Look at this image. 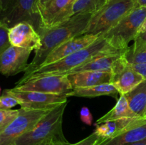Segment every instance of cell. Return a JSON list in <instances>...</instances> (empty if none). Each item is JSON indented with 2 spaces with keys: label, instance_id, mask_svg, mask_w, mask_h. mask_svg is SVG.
Listing matches in <instances>:
<instances>
[{
  "label": "cell",
  "instance_id": "obj_1",
  "mask_svg": "<svg viewBox=\"0 0 146 145\" xmlns=\"http://www.w3.org/2000/svg\"><path fill=\"white\" fill-rule=\"evenodd\" d=\"M93 15V14H76L56 26L51 28L40 27L37 31L41 36V46L35 51L32 61L29 63L21 78H26L39 68L50 53L58 45L71 38L82 35Z\"/></svg>",
  "mask_w": 146,
  "mask_h": 145
},
{
  "label": "cell",
  "instance_id": "obj_14",
  "mask_svg": "<svg viewBox=\"0 0 146 145\" xmlns=\"http://www.w3.org/2000/svg\"><path fill=\"white\" fill-rule=\"evenodd\" d=\"M145 139L146 117H138L119 134L105 139L101 138L95 145H129Z\"/></svg>",
  "mask_w": 146,
  "mask_h": 145
},
{
  "label": "cell",
  "instance_id": "obj_12",
  "mask_svg": "<svg viewBox=\"0 0 146 145\" xmlns=\"http://www.w3.org/2000/svg\"><path fill=\"white\" fill-rule=\"evenodd\" d=\"M9 39L11 45L37 51L41 46V36L34 26L21 22L9 28Z\"/></svg>",
  "mask_w": 146,
  "mask_h": 145
},
{
  "label": "cell",
  "instance_id": "obj_27",
  "mask_svg": "<svg viewBox=\"0 0 146 145\" xmlns=\"http://www.w3.org/2000/svg\"><path fill=\"white\" fill-rule=\"evenodd\" d=\"M131 48L134 51H141L146 48V30L143 32L138 34L134 39L133 45L131 46Z\"/></svg>",
  "mask_w": 146,
  "mask_h": 145
},
{
  "label": "cell",
  "instance_id": "obj_3",
  "mask_svg": "<svg viewBox=\"0 0 146 145\" xmlns=\"http://www.w3.org/2000/svg\"><path fill=\"white\" fill-rule=\"evenodd\" d=\"M67 104L68 101L51 109L32 129L19 137L14 145H35L50 139H65L62 124Z\"/></svg>",
  "mask_w": 146,
  "mask_h": 145
},
{
  "label": "cell",
  "instance_id": "obj_16",
  "mask_svg": "<svg viewBox=\"0 0 146 145\" xmlns=\"http://www.w3.org/2000/svg\"><path fill=\"white\" fill-rule=\"evenodd\" d=\"M67 75L73 89L111 83L112 80V73L108 72L83 71Z\"/></svg>",
  "mask_w": 146,
  "mask_h": 145
},
{
  "label": "cell",
  "instance_id": "obj_33",
  "mask_svg": "<svg viewBox=\"0 0 146 145\" xmlns=\"http://www.w3.org/2000/svg\"><path fill=\"white\" fill-rule=\"evenodd\" d=\"M10 0H0V13L6 8Z\"/></svg>",
  "mask_w": 146,
  "mask_h": 145
},
{
  "label": "cell",
  "instance_id": "obj_15",
  "mask_svg": "<svg viewBox=\"0 0 146 145\" xmlns=\"http://www.w3.org/2000/svg\"><path fill=\"white\" fill-rule=\"evenodd\" d=\"M99 36H101L94 34H82L65 41L56 47L52 52L50 53L41 66L56 62L71 54L86 48L95 42Z\"/></svg>",
  "mask_w": 146,
  "mask_h": 145
},
{
  "label": "cell",
  "instance_id": "obj_24",
  "mask_svg": "<svg viewBox=\"0 0 146 145\" xmlns=\"http://www.w3.org/2000/svg\"><path fill=\"white\" fill-rule=\"evenodd\" d=\"M9 27L0 21V55L11 45L9 39Z\"/></svg>",
  "mask_w": 146,
  "mask_h": 145
},
{
  "label": "cell",
  "instance_id": "obj_32",
  "mask_svg": "<svg viewBox=\"0 0 146 145\" xmlns=\"http://www.w3.org/2000/svg\"><path fill=\"white\" fill-rule=\"evenodd\" d=\"M50 0H36V7L37 9H38V13H39V11L46 5V4Z\"/></svg>",
  "mask_w": 146,
  "mask_h": 145
},
{
  "label": "cell",
  "instance_id": "obj_25",
  "mask_svg": "<svg viewBox=\"0 0 146 145\" xmlns=\"http://www.w3.org/2000/svg\"><path fill=\"white\" fill-rule=\"evenodd\" d=\"M19 109H0V127H4L19 114Z\"/></svg>",
  "mask_w": 146,
  "mask_h": 145
},
{
  "label": "cell",
  "instance_id": "obj_5",
  "mask_svg": "<svg viewBox=\"0 0 146 145\" xmlns=\"http://www.w3.org/2000/svg\"><path fill=\"white\" fill-rule=\"evenodd\" d=\"M146 18V7H134L113 28L103 36L114 48L125 52L128 44L134 41Z\"/></svg>",
  "mask_w": 146,
  "mask_h": 145
},
{
  "label": "cell",
  "instance_id": "obj_34",
  "mask_svg": "<svg viewBox=\"0 0 146 145\" xmlns=\"http://www.w3.org/2000/svg\"><path fill=\"white\" fill-rule=\"evenodd\" d=\"M135 7H146V0H136L135 1Z\"/></svg>",
  "mask_w": 146,
  "mask_h": 145
},
{
  "label": "cell",
  "instance_id": "obj_11",
  "mask_svg": "<svg viewBox=\"0 0 146 145\" xmlns=\"http://www.w3.org/2000/svg\"><path fill=\"white\" fill-rule=\"evenodd\" d=\"M31 50L10 45L0 55V73L12 76L25 72Z\"/></svg>",
  "mask_w": 146,
  "mask_h": 145
},
{
  "label": "cell",
  "instance_id": "obj_22",
  "mask_svg": "<svg viewBox=\"0 0 146 145\" xmlns=\"http://www.w3.org/2000/svg\"><path fill=\"white\" fill-rule=\"evenodd\" d=\"M108 0H76L73 7V16L78 14H93L99 11Z\"/></svg>",
  "mask_w": 146,
  "mask_h": 145
},
{
  "label": "cell",
  "instance_id": "obj_18",
  "mask_svg": "<svg viewBox=\"0 0 146 145\" xmlns=\"http://www.w3.org/2000/svg\"><path fill=\"white\" fill-rule=\"evenodd\" d=\"M126 98L130 108L138 117H145L146 109V79L123 95Z\"/></svg>",
  "mask_w": 146,
  "mask_h": 145
},
{
  "label": "cell",
  "instance_id": "obj_17",
  "mask_svg": "<svg viewBox=\"0 0 146 145\" xmlns=\"http://www.w3.org/2000/svg\"><path fill=\"white\" fill-rule=\"evenodd\" d=\"M123 57V54L103 55L97 57L86 63L71 70L67 75L83 71H98V72H112L118 63Z\"/></svg>",
  "mask_w": 146,
  "mask_h": 145
},
{
  "label": "cell",
  "instance_id": "obj_21",
  "mask_svg": "<svg viewBox=\"0 0 146 145\" xmlns=\"http://www.w3.org/2000/svg\"><path fill=\"white\" fill-rule=\"evenodd\" d=\"M131 117H137L131 110L125 96L121 95L115 106L106 115L99 118L96 122V125H98L107 121Z\"/></svg>",
  "mask_w": 146,
  "mask_h": 145
},
{
  "label": "cell",
  "instance_id": "obj_13",
  "mask_svg": "<svg viewBox=\"0 0 146 145\" xmlns=\"http://www.w3.org/2000/svg\"><path fill=\"white\" fill-rule=\"evenodd\" d=\"M111 73L112 80L111 83L115 86L121 95L130 92L144 80L143 77L128 63L124 57V54Z\"/></svg>",
  "mask_w": 146,
  "mask_h": 145
},
{
  "label": "cell",
  "instance_id": "obj_10",
  "mask_svg": "<svg viewBox=\"0 0 146 145\" xmlns=\"http://www.w3.org/2000/svg\"><path fill=\"white\" fill-rule=\"evenodd\" d=\"M76 0H50L39 11L41 26L51 28L60 25L73 16Z\"/></svg>",
  "mask_w": 146,
  "mask_h": 145
},
{
  "label": "cell",
  "instance_id": "obj_6",
  "mask_svg": "<svg viewBox=\"0 0 146 145\" xmlns=\"http://www.w3.org/2000/svg\"><path fill=\"white\" fill-rule=\"evenodd\" d=\"M53 108L19 109L17 116L5 127H0V145H14L19 137L32 129L37 122Z\"/></svg>",
  "mask_w": 146,
  "mask_h": 145
},
{
  "label": "cell",
  "instance_id": "obj_19",
  "mask_svg": "<svg viewBox=\"0 0 146 145\" xmlns=\"http://www.w3.org/2000/svg\"><path fill=\"white\" fill-rule=\"evenodd\" d=\"M119 94L113 84L105 83L86 88H74L66 94L68 97L80 98H96L100 96H112L116 98ZM120 95V94H119Z\"/></svg>",
  "mask_w": 146,
  "mask_h": 145
},
{
  "label": "cell",
  "instance_id": "obj_36",
  "mask_svg": "<svg viewBox=\"0 0 146 145\" xmlns=\"http://www.w3.org/2000/svg\"><path fill=\"white\" fill-rule=\"evenodd\" d=\"M129 145H146V139L141 141V142H136V143H134V144H129Z\"/></svg>",
  "mask_w": 146,
  "mask_h": 145
},
{
  "label": "cell",
  "instance_id": "obj_20",
  "mask_svg": "<svg viewBox=\"0 0 146 145\" xmlns=\"http://www.w3.org/2000/svg\"><path fill=\"white\" fill-rule=\"evenodd\" d=\"M136 118L138 117L114 119L96 125L94 132L102 139L112 137L122 132Z\"/></svg>",
  "mask_w": 146,
  "mask_h": 145
},
{
  "label": "cell",
  "instance_id": "obj_31",
  "mask_svg": "<svg viewBox=\"0 0 146 145\" xmlns=\"http://www.w3.org/2000/svg\"><path fill=\"white\" fill-rule=\"evenodd\" d=\"M131 67L138 72L140 75H142L144 79H146V63H145L131 64Z\"/></svg>",
  "mask_w": 146,
  "mask_h": 145
},
{
  "label": "cell",
  "instance_id": "obj_37",
  "mask_svg": "<svg viewBox=\"0 0 146 145\" xmlns=\"http://www.w3.org/2000/svg\"><path fill=\"white\" fill-rule=\"evenodd\" d=\"M145 117H146V109H145Z\"/></svg>",
  "mask_w": 146,
  "mask_h": 145
},
{
  "label": "cell",
  "instance_id": "obj_7",
  "mask_svg": "<svg viewBox=\"0 0 146 145\" xmlns=\"http://www.w3.org/2000/svg\"><path fill=\"white\" fill-rule=\"evenodd\" d=\"M0 21L9 28L21 22H28L36 31L41 26V18L36 7V0H10L0 13Z\"/></svg>",
  "mask_w": 146,
  "mask_h": 145
},
{
  "label": "cell",
  "instance_id": "obj_35",
  "mask_svg": "<svg viewBox=\"0 0 146 145\" xmlns=\"http://www.w3.org/2000/svg\"><path fill=\"white\" fill-rule=\"evenodd\" d=\"M145 30H146V18H145V21H144L143 24H142L141 27L140 28L139 31H138V34H139V33H141V32H143V31H145Z\"/></svg>",
  "mask_w": 146,
  "mask_h": 145
},
{
  "label": "cell",
  "instance_id": "obj_29",
  "mask_svg": "<svg viewBox=\"0 0 146 145\" xmlns=\"http://www.w3.org/2000/svg\"><path fill=\"white\" fill-rule=\"evenodd\" d=\"M100 139H101V137H99L95 132H93L91 134H90L89 136H87L86 138L84 139L83 140L80 141V142H77L74 144L71 145H95L96 143Z\"/></svg>",
  "mask_w": 146,
  "mask_h": 145
},
{
  "label": "cell",
  "instance_id": "obj_38",
  "mask_svg": "<svg viewBox=\"0 0 146 145\" xmlns=\"http://www.w3.org/2000/svg\"><path fill=\"white\" fill-rule=\"evenodd\" d=\"M1 88H0V94H1Z\"/></svg>",
  "mask_w": 146,
  "mask_h": 145
},
{
  "label": "cell",
  "instance_id": "obj_26",
  "mask_svg": "<svg viewBox=\"0 0 146 145\" xmlns=\"http://www.w3.org/2000/svg\"><path fill=\"white\" fill-rule=\"evenodd\" d=\"M17 105V100L11 95L4 93L0 96V109H10Z\"/></svg>",
  "mask_w": 146,
  "mask_h": 145
},
{
  "label": "cell",
  "instance_id": "obj_39",
  "mask_svg": "<svg viewBox=\"0 0 146 145\" xmlns=\"http://www.w3.org/2000/svg\"><path fill=\"white\" fill-rule=\"evenodd\" d=\"M133 1H136V0H133Z\"/></svg>",
  "mask_w": 146,
  "mask_h": 145
},
{
  "label": "cell",
  "instance_id": "obj_28",
  "mask_svg": "<svg viewBox=\"0 0 146 145\" xmlns=\"http://www.w3.org/2000/svg\"><path fill=\"white\" fill-rule=\"evenodd\" d=\"M80 117L81 121L87 125H91L93 122V115L89 109L86 107H83L80 111Z\"/></svg>",
  "mask_w": 146,
  "mask_h": 145
},
{
  "label": "cell",
  "instance_id": "obj_9",
  "mask_svg": "<svg viewBox=\"0 0 146 145\" xmlns=\"http://www.w3.org/2000/svg\"><path fill=\"white\" fill-rule=\"evenodd\" d=\"M14 88L21 90L65 95L73 90L67 75H46L31 78Z\"/></svg>",
  "mask_w": 146,
  "mask_h": 145
},
{
  "label": "cell",
  "instance_id": "obj_23",
  "mask_svg": "<svg viewBox=\"0 0 146 145\" xmlns=\"http://www.w3.org/2000/svg\"><path fill=\"white\" fill-rule=\"evenodd\" d=\"M124 57L130 64H139L146 63V48L141 51H134L128 47L124 53Z\"/></svg>",
  "mask_w": 146,
  "mask_h": 145
},
{
  "label": "cell",
  "instance_id": "obj_2",
  "mask_svg": "<svg viewBox=\"0 0 146 145\" xmlns=\"http://www.w3.org/2000/svg\"><path fill=\"white\" fill-rule=\"evenodd\" d=\"M124 53L125 52L123 51L117 50L111 46L108 41L103 36H101L95 42L86 48L71 54L55 63L40 66L31 72L28 76L21 78L16 83V85H21L31 78L46 75H67L70 71L97 57Z\"/></svg>",
  "mask_w": 146,
  "mask_h": 145
},
{
  "label": "cell",
  "instance_id": "obj_30",
  "mask_svg": "<svg viewBox=\"0 0 146 145\" xmlns=\"http://www.w3.org/2000/svg\"><path fill=\"white\" fill-rule=\"evenodd\" d=\"M66 139H50L35 145H71Z\"/></svg>",
  "mask_w": 146,
  "mask_h": 145
},
{
  "label": "cell",
  "instance_id": "obj_8",
  "mask_svg": "<svg viewBox=\"0 0 146 145\" xmlns=\"http://www.w3.org/2000/svg\"><path fill=\"white\" fill-rule=\"evenodd\" d=\"M4 93L8 94L15 98L18 101L19 105L21 106V108L27 109L54 107L68 101V97L65 95L21 90L15 88L5 90Z\"/></svg>",
  "mask_w": 146,
  "mask_h": 145
},
{
  "label": "cell",
  "instance_id": "obj_4",
  "mask_svg": "<svg viewBox=\"0 0 146 145\" xmlns=\"http://www.w3.org/2000/svg\"><path fill=\"white\" fill-rule=\"evenodd\" d=\"M135 7L133 0H108L94 14L83 34L103 36L113 28Z\"/></svg>",
  "mask_w": 146,
  "mask_h": 145
}]
</instances>
